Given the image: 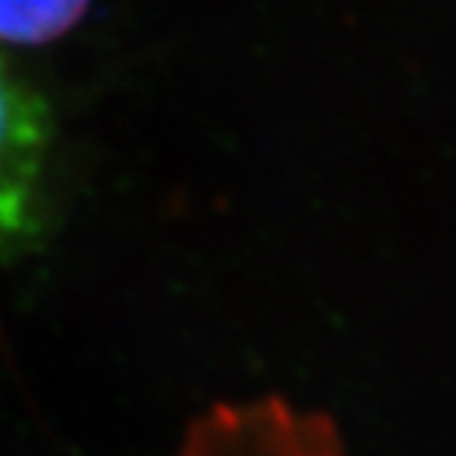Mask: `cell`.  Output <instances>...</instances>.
Listing matches in <instances>:
<instances>
[{"mask_svg": "<svg viewBox=\"0 0 456 456\" xmlns=\"http://www.w3.org/2000/svg\"><path fill=\"white\" fill-rule=\"evenodd\" d=\"M53 157L47 100L0 55V265L39 248L50 232Z\"/></svg>", "mask_w": 456, "mask_h": 456, "instance_id": "1", "label": "cell"}, {"mask_svg": "<svg viewBox=\"0 0 456 456\" xmlns=\"http://www.w3.org/2000/svg\"><path fill=\"white\" fill-rule=\"evenodd\" d=\"M182 456H344L336 423L267 396L217 404L187 429Z\"/></svg>", "mask_w": 456, "mask_h": 456, "instance_id": "2", "label": "cell"}, {"mask_svg": "<svg viewBox=\"0 0 456 456\" xmlns=\"http://www.w3.org/2000/svg\"><path fill=\"white\" fill-rule=\"evenodd\" d=\"M91 0H0V42L42 47L80 25Z\"/></svg>", "mask_w": 456, "mask_h": 456, "instance_id": "3", "label": "cell"}]
</instances>
